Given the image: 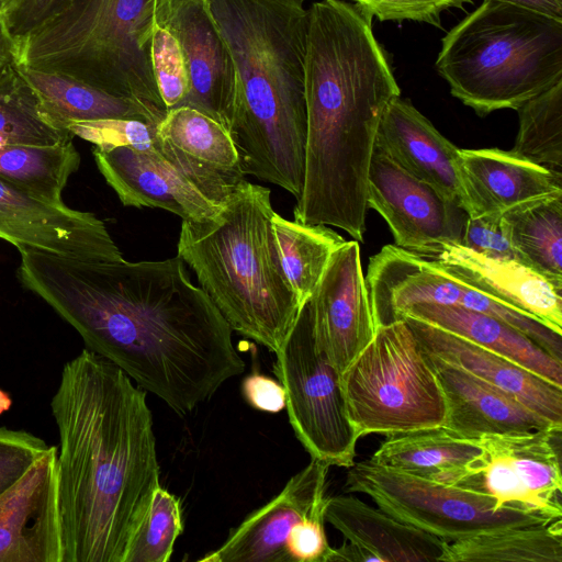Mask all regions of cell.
I'll list each match as a JSON object with an SVG mask.
<instances>
[{
    "label": "cell",
    "instance_id": "cell-1",
    "mask_svg": "<svg viewBox=\"0 0 562 562\" xmlns=\"http://www.w3.org/2000/svg\"><path fill=\"white\" fill-rule=\"evenodd\" d=\"M19 279L82 337L179 415L245 370L232 328L177 255L87 260L21 249Z\"/></svg>",
    "mask_w": 562,
    "mask_h": 562
},
{
    "label": "cell",
    "instance_id": "cell-2",
    "mask_svg": "<svg viewBox=\"0 0 562 562\" xmlns=\"http://www.w3.org/2000/svg\"><path fill=\"white\" fill-rule=\"evenodd\" d=\"M63 562H123L160 486L146 393L116 366L82 350L52 398Z\"/></svg>",
    "mask_w": 562,
    "mask_h": 562
},
{
    "label": "cell",
    "instance_id": "cell-3",
    "mask_svg": "<svg viewBox=\"0 0 562 562\" xmlns=\"http://www.w3.org/2000/svg\"><path fill=\"white\" fill-rule=\"evenodd\" d=\"M307 11V135L294 221L335 226L363 241L376 132L401 91L372 19L355 3L318 0Z\"/></svg>",
    "mask_w": 562,
    "mask_h": 562
},
{
    "label": "cell",
    "instance_id": "cell-4",
    "mask_svg": "<svg viewBox=\"0 0 562 562\" xmlns=\"http://www.w3.org/2000/svg\"><path fill=\"white\" fill-rule=\"evenodd\" d=\"M304 1L206 0L236 69L229 135L240 170L296 200L307 135Z\"/></svg>",
    "mask_w": 562,
    "mask_h": 562
},
{
    "label": "cell",
    "instance_id": "cell-5",
    "mask_svg": "<svg viewBox=\"0 0 562 562\" xmlns=\"http://www.w3.org/2000/svg\"><path fill=\"white\" fill-rule=\"evenodd\" d=\"M273 212L270 189L245 179L215 217L182 221L177 255L232 330L276 353L302 306L273 243Z\"/></svg>",
    "mask_w": 562,
    "mask_h": 562
},
{
    "label": "cell",
    "instance_id": "cell-6",
    "mask_svg": "<svg viewBox=\"0 0 562 562\" xmlns=\"http://www.w3.org/2000/svg\"><path fill=\"white\" fill-rule=\"evenodd\" d=\"M436 67L477 115L517 110L562 81V21L484 0L442 38Z\"/></svg>",
    "mask_w": 562,
    "mask_h": 562
},
{
    "label": "cell",
    "instance_id": "cell-7",
    "mask_svg": "<svg viewBox=\"0 0 562 562\" xmlns=\"http://www.w3.org/2000/svg\"><path fill=\"white\" fill-rule=\"evenodd\" d=\"M157 0H74L19 45L18 65L58 72L167 114L150 61Z\"/></svg>",
    "mask_w": 562,
    "mask_h": 562
},
{
    "label": "cell",
    "instance_id": "cell-8",
    "mask_svg": "<svg viewBox=\"0 0 562 562\" xmlns=\"http://www.w3.org/2000/svg\"><path fill=\"white\" fill-rule=\"evenodd\" d=\"M348 418L361 438L443 425L446 400L434 366L400 319L373 339L340 373Z\"/></svg>",
    "mask_w": 562,
    "mask_h": 562
},
{
    "label": "cell",
    "instance_id": "cell-9",
    "mask_svg": "<svg viewBox=\"0 0 562 562\" xmlns=\"http://www.w3.org/2000/svg\"><path fill=\"white\" fill-rule=\"evenodd\" d=\"M348 469L346 493L364 494L393 518L447 542L505 527L552 521L510 508L497 510L495 501L485 494L381 467L369 459Z\"/></svg>",
    "mask_w": 562,
    "mask_h": 562
},
{
    "label": "cell",
    "instance_id": "cell-10",
    "mask_svg": "<svg viewBox=\"0 0 562 562\" xmlns=\"http://www.w3.org/2000/svg\"><path fill=\"white\" fill-rule=\"evenodd\" d=\"M276 356L274 372L284 389L289 420L301 445L311 458L329 467H351L360 437L347 415L340 373L315 346L302 308Z\"/></svg>",
    "mask_w": 562,
    "mask_h": 562
},
{
    "label": "cell",
    "instance_id": "cell-11",
    "mask_svg": "<svg viewBox=\"0 0 562 562\" xmlns=\"http://www.w3.org/2000/svg\"><path fill=\"white\" fill-rule=\"evenodd\" d=\"M561 431L562 426H551L481 436V454L453 486L492 497L497 510L561 518Z\"/></svg>",
    "mask_w": 562,
    "mask_h": 562
},
{
    "label": "cell",
    "instance_id": "cell-12",
    "mask_svg": "<svg viewBox=\"0 0 562 562\" xmlns=\"http://www.w3.org/2000/svg\"><path fill=\"white\" fill-rule=\"evenodd\" d=\"M366 202L385 220L396 246L422 257L435 256L443 244L462 241L468 214L461 205L378 147L370 161Z\"/></svg>",
    "mask_w": 562,
    "mask_h": 562
},
{
    "label": "cell",
    "instance_id": "cell-13",
    "mask_svg": "<svg viewBox=\"0 0 562 562\" xmlns=\"http://www.w3.org/2000/svg\"><path fill=\"white\" fill-rule=\"evenodd\" d=\"M301 308L318 351L341 373L378 330L357 240H346L334 251L316 289Z\"/></svg>",
    "mask_w": 562,
    "mask_h": 562
},
{
    "label": "cell",
    "instance_id": "cell-14",
    "mask_svg": "<svg viewBox=\"0 0 562 562\" xmlns=\"http://www.w3.org/2000/svg\"><path fill=\"white\" fill-rule=\"evenodd\" d=\"M155 22L177 38L186 61L189 92L180 106L209 115L229 133L236 69L206 0H157Z\"/></svg>",
    "mask_w": 562,
    "mask_h": 562
},
{
    "label": "cell",
    "instance_id": "cell-15",
    "mask_svg": "<svg viewBox=\"0 0 562 562\" xmlns=\"http://www.w3.org/2000/svg\"><path fill=\"white\" fill-rule=\"evenodd\" d=\"M0 238L19 250L35 249L87 260L124 259L94 214L48 203L1 178Z\"/></svg>",
    "mask_w": 562,
    "mask_h": 562
},
{
    "label": "cell",
    "instance_id": "cell-16",
    "mask_svg": "<svg viewBox=\"0 0 562 562\" xmlns=\"http://www.w3.org/2000/svg\"><path fill=\"white\" fill-rule=\"evenodd\" d=\"M328 469L327 463L311 458L276 497L248 515L220 548L199 561L292 562L286 538L296 522L325 510Z\"/></svg>",
    "mask_w": 562,
    "mask_h": 562
},
{
    "label": "cell",
    "instance_id": "cell-17",
    "mask_svg": "<svg viewBox=\"0 0 562 562\" xmlns=\"http://www.w3.org/2000/svg\"><path fill=\"white\" fill-rule=\"evenodd\" d=\"M56 447L0 498V562H63Z\"/></svg>",
    "mask_w": 562,
    "mask_h": 562
},
{
    "label": "cell",
    "instance_id": "cell-18",
    "mask_svg": "<svg viewBox=\"0 0 562 562\" xmlns=\"http://www.w3.org/2000/svg\"><path fill=\"white\" fill-rule=\"evenodd\" d=\"M157 143V142H156ZM98 147L92 153L108 184L125 206L169 211L182 221L215 217L223 205L211 200L155 149Z\"/></svg>",
    "mask_w": 562,
    "mask_h": 562
},
{
    "label": "cell",
    "instance_id": "cell-19",
    "mask_svg": "<svg viewBox=\"0 0 562 562\" xmlns=\"http://www.w3.org/2000/svg\"><path fill=\"white\" fill-rule=\"evenodd\" d=\"M325 521L345 538L333 548L331 562H430L439 561L447 541L401 522L382 509L353 495L327 497Z\"/></svg>",
    "mask_w": 562,
    "mask_h": 562
},
{
    "label": "cell",
    "instance_id": "cell-20",
    "mask_svg": "<svg viewBox=\"0 0 562 562\" xmlns=\"http://www.w3.org/2000/svg\"><path fill=\"white\" fill-rule=\"evenodd\" d=\"M451 277L543 322L562 335V283L515 259L481 255L460 243L431 257Z\"/></svg>",
    "mask_w": 562,
    "mask_h": 562
},
{
    "label": "cell",
    "instance_id": "cell-21",
    "mask_svg": "<svg viewBox=\"0 0 562 562\" xmlns=\"http://www.w3.org/2000/svg\"><path fill=\"white\" fill-rule=\"evenodd\" d=\"M461 205L469 217L502 215L522 203L562 193L547 169L498 148L459 149Z\"/></svg>",
    "mask_w": 562,
    "mask_h": 562
},
{
    "label": "cell",
    "instance_id": "cell-22",
    "mask_svg": "<svg viewBox=\"0 0 562 562\" xmlns=\"http://www.w3.org/2000/svg\"><path fill=\"white\" fill-rule=\"evenodd\" d=\"M424 350L502 389L553 425L562 426V386L473 341L404 316Z\"/></svg>",
    "mask_w": 562,
    "mask_h": 562
},
{
    "label": "cell",
    "instance_id": "cell-23",
    "mask_svg": "<svg viewBox=\"0 0 562 562\" xmlns=\"http://www.w3.org/2000/svg\"><path fill=\"white\" fill-rule=\"evenodd\" d=\"M366 286L376 327L403 319L417 304L458 306L462 283L430 258L384 246L370 258Z\"/></svg>",
    "mask_w": 562,
    "mask_h": 562
},
{
    "label": "cell",
    "instance_id": "cell-24",
    "mask_svg": "<svg viewBox=\"0 0 562 562\" xmlns=\"http://www.w3.org/2000/svg\"><path fill=\"white\" fill-rule=\"evenodd\" d=\"M375 147L408 173L461 205L457 164L460 148L440 134L411 102L400 95L389 102L379 123Z\"/></svg>",
    "mask_w": 562,
    "mask_h": 562
},
{
    "label": "cell",
    "instance_id": "cell-25",
    "mask_svg": "<svg viewBox=\"0 0 562 562\" xmlns=\"http://www.w3.org/2000/svg\"><path fill=\"white\" fill-rule=\"evenodd\" d=\"M427 355L443 391L447 408L443 425L448 428L479 440L483 435L558 426L502 389Z\"/></svg>",
    "mask_w": 562,
    "mask_h": 562
},
{
    "label": "cell",
    "instance_id": "cell-26",
    "mask_svg": "<svg viewBox=\"0 0 562 562\" xmlns=\"http://www.w3.org/2000/svg\"><path fill=\"white\" fill-rule=\"evenodd\" d=\"M481 452L479 440L439 425L389 435L369 460L381 467L456 485Z\"/></svg>",
    "mask_w": 562,
    "mask_h": 562
},
{
    "label": "cell",
    "instance_id": "cell-27",
    "mask_svg": "<svg viewBox=\"0 0 562 562\" xmlns=\"http://www.w3.org/2000/svg\"><path fill=\"white\" fill-rule=\"evenodd\" d=\"M404 316L420 319L463 337L562 386V361L501 319L460 306L438 304L414 305Z\"/></svg>",
    "mask_w": 562,
    "mask_h": 562
},
{
    "label": "cell",
    "instance_id": "cell-28",
    "mask_svg": "<svg viewBox=\"0 0 562 562\" xmlns=\"http://www.w3.org/2000/svg\"><path fill=\"white\" fill-rule=\"evenodd\" d=\"M156 131L161 139L229 189L245 180L228 131L209 115L190 106L173 108Z\"/></svg>",
    "mask_w": 562,
    "mask_h": 562
},
{
    "label": "cell",
    "instance_id": "cell-29",
    "mask_svg": "<svg viewBox=\"0 0 562 562\" xmlns=\"http://www.w3.org/2000/svg\"><path fill=\"white\" fill-rule=\"evenodd\" d=\"M442 562H562V520L505 527L446 542Z\"/></svg>",
    "mask_w": 562,
    "mask_h": 562
},
{
    "label": "cell",
    "instance_id": "cell-30",
    "mask_svg": "<svg viewBox=\"0 0 562 562\" xmlns=\"http://www.w3.org/2000/svg\"><path fill=\"white\" fill-rule=\"evenodd\" d=\"M16 66L38 94L46 112L60 127L68 128L69 124L76 122L109 119H135L153 124L143 110L131 101L63 74Z\"/></svg>",
    "mask_w": 562,
    "mask_h": 562
},
{
    "label": "cell",
    "instance_id": "cell-31",
    "mask_svg": "<svg viewBox=\"0 0 562 562\" xmlns=\"http://www.w3.org/2000/svg\"><path fill=\"white\" fill-rule=\"evenodd\" d=\"M502 220L517 259L562 283V193L517 205Z\"/></svg>",
    "mask_w": 562,
    "mask_h": 562
},
{
    "label": "cell",
    "instance_id": "cell-32",
    "mask_svg": "<svg viewBox=\"0 0 562 562\" xmlns=\"http://www.w3.org/2000/svg\"><path fill=\"white\" fill-rule=\"evenodd\" d=\"M282 271L301 306L316 289L334 251L346 239L324 224L289 221L277 212L270 220Z\"/></svg>",
    "mask_w": 562,
    "mask_h": 562
},
{
    "label": "cell",
    "instance_id": "cell-33",
    "mask_svg": "<svg viewBox=\"0 0 562 562\" xmlns=\"http://www.w3.org/2000/svg\"><path fill=\"white\" fill-rule=\"evenodd\" d=\"M79 166L80 155L72 140L0 146V178L52 204H65L63 190Z\"/></svg>",
    "mask_w": 562,
    "mask_h": 562
},
{
    "label": "cell",
    "instance_id": "cell-34",
    "mask_svg": "<svg viewBox=\"0 0 562 562\" xmlns=\"http://www.w3.org/2000/svg\"><path fill=\"white\" fill-rule=\"evenodd\" d=\"M72 137L46 112L16 65L0 77V146L55 145L71 142Z\"/></svg>",
    "mask_w": 562,
    "mask_h": 562
},
{
    "label": "cell",
    "instance_id": "cell-35",
    "mask_svg": "<svg viewBox=\"0 0 562 562\" xmlns=\"http://www.w3.org/2000/svg\"><path fill=\"white\" fill-rule=\"evenodd\" d=\"M517 111L519 128L512 151L562 180V81Z\"/></svg>",
    "mask_w": 562,
    "mask_h": 562
},
{
    "label": "cell",
    "instance_id": "cell-36",
    "mask_svg": "<svg viewBox=\"0 0 562 562\" xmlns=\"http://www.w3.org/2000/svg\"><path fill=\"white\" fill-rule=\"evenodd\" d=\"M182 529L180 499L158 486L128 542L123 562H168Z\"/></svg>",
    "mask_w": 562,
    "mask_h": 562
},
{
    "label": "cell",
    "instance_id": "cell-37",
    "mask_svg": "<svg viewBox=\"0 0 562 562\" xmlns=\"http://www.w3.org/2000/svg\"><path fill=\"white\" fill-rule=\"evenodd\" d=\"M150 61L165 106L168 111L180 106L189 92L186 61L177 38L156 22L150 44Z\"/></svg>",
    "mask_w": 562,
    "mask_h": 562
},
{
    "label": "cell",
    "instance_id": "cell-38",
    "mask_svg": "<svg viewBox=\"0 0 562 562\" xmlns=\"http://www.w3.org/2000/svg\"><path fill=\"white\" fill-rule=\"evenodd\" d=\"M156 126L135 119H109L71 123L68 130L98 147L130 146L147 150L157 140Z\"/></svg>",
    "mask_w": 562,
    "mask_h": 562
},
{
    "label": "cell",
    "instance_id": "cell-39",
    "mask_svg": "<svg viewBox=\"0 0 562 562\" xmlns=\"http://www.w3.org/2000/svg\"><path fill=\"white\" fill-rule=\"evenodd\" d=\"M49 448L44 440L30 432L0 427V498Z\"/></svg>",
    "mask_w": 562,
    "mask_h": 562
},
{
    "label": "cell",
    "instance_id": "cell-40",
    "mask_svg": "<svg viewBox=\"0 0 562 562\" xmlns=\"http://www.w3.org/2000/svg\"><path fill=\"white\" fill-rule=\"evenodd\" d=\"M472 0H355L370 19L380 21H417L440 26V15L451 8L463 9Z\"/></svg>",
    "mask_w": 562,
    "mask_h": 562
},
{
    "label": "cell",
    "instance_id": "cell-41",
    "mask_svg": "<svg viewBox=\"0 0 562 562\" xmlns=\"http://www.w3.org/2000/svg\"><path fill=\"white\" fill-rule=\"evenodd\" d=\"M74 0H14L3 13L18 46L31 34L64 12Z\"/></svg>",
    "mask_w": 562,
    "mask_h": 562
},
{
    "label": "cell",
    "instance_id": "cell-42",
    "mask_svg": "<svg viewBox=\"0 0 562 562\" xmlns=\"http://www.w3.org/2000/svg\"><path fill=\"white\" fill-rule=\"evenodd\" d=\"M461 244L487 257L518 260L502 215L468 216Z\"/></svg>",
    "mask_w": 562,
    "mask_h": 562
},
{
    "label": "cell",
    "instance_id": "cell-43",
    "mask_svg": "<svg viewBox=\"0 0 562 562\" xmlns=\"http://www.w3.org/2000/svg\"><path fill=\"white\" fill-rule=\"evenodd\" d=\"M325 510L296 522L286 538V551L292 562H327L331 551L325 529Z\"/></svg>",
    "mask_w": 562,
    "mask_h": 562
},
{
    "label": "cell",
    "instance_id": "cell-44",
    "mask_svg": "<svg viewBox=\"0 0 562 562\" xmlns=\"http://www.w3.org/2000/svg\"><path fill=\"white\" fill-rule=\"evenodd\" d=\"M241 391L247 403L261 412L279 413L285 407V392L280 382L254 372L241 383Z\"/></svg>",
    "mask_w": 562,
    "mask_h": 562
},
{
    "label": "cell",
    "instance_id": "cell-45",
    "mask_svg": "<svg viewBox=\"0 0 562 562\" xmlns=\"http://www.w3.org/2000/svg\"><path fill=\"white\" fill-rule=\"evenodd\" d=\"M19 46L11 36L0 12V77L18 64Z\"/></svg>",
    "mask_w": 562,
    "mask_h": 562
},
{
    "label": "cell",
    "instance_id": "cell-46",
    "mask_svg": "<svg viewBox=\"0 0 562 562\" xmlns=\"http://www.w3.org/2000/svg\"><path fill=\"white\" fill-rule=\"evenodd\" d=\"M528 9L562 21V0H495Z\"/></svg>",
    "mask_w": 562,
    "mask_h": 562
},
{
    "label": "cell",
    "instance_id": "cell-47",
    "mask_svg": "<svg viewBox=\"0 0 562 562\" xmlns=\"http://www.w3.org/2000/svg\"><path fill=\"white\" fill-rule=\"evenodd\" d=\"M12 405L10 395L0 389V415L9 411Z\"/></svg>",
    "mask_w": 562,
    "mask_h": 562
},
{
    "label": "cell",
    "instance_id": "cell-48",
    "mask_svg": "<svg viewBox=\"0 0 562 562\" xmlns=\"http://www.w3.org/2000/svg\"><path fill=\"white\" fill-rule=\"evenodd\" d=\"M14 0H0V12L3 14Z\"/></svg>",
    "mask_w": 562,
    "mask_h": 562
}]
</instances>
